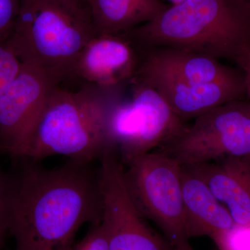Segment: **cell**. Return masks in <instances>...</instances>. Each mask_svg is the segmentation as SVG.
Masks as SVG:
<instances>
[{
  "label": "cell",
  "instance_id": "obj_1",
  "mask_svg": "<svg viewBox=\"0 0 250 250\" xmlns=\"http://www.w3.org/2000/svg\"><path fill=\"white\" fill-rule=\"evenodd\" d=\"M17 161L9 234L14 250H71L82 225L101 223L98 170L70 161L47 169L27 158Z\"/></svg>",
  "mask_w": 250,
  "mask_h": 250
},
{
  "label": "cell",
  "instance_id": "obj_2",
  "mask_svg": "<svg viewBox=\"0 0 250 250\" xmlns=\"http://www.w3.org/2000/svg\"><path fill=\"white\" fill-rule=\"evenodd\" d=\"M80 84L75 90L61 84L51 90L21 158L39 161L62 155L70 161L92 163L111 150L108 119L129 85Z\"/></svg>",
  "mask_w": 250,
  "mask_h": 250
},
{
  "label": "cell",
  "instance_id": "obj_3",
  "mask_svg": "<svg viewBox=\"0 0 250 250\" xmlns=\"http://www.w3.org/2000/svg\"><path fill=\"white\" fill-rule=\"evenodd\" d=\"M140 47H174L236 62L250 48L246 0H187L125 32Z\"/></svg>",
  "mask_w": 250,
  "mask_h": 250
},
{
  "label": "cell",
  "instance_id": "obj_4",
  "mask_svg": "<svg viewBox=\"0 0 250 250\" xmlns=\"http://www.w3.org/2000/svg\"><path fill=\"white\" fill-rule=\"evenodd\" d=\"M96 36L88 9L61 0H21L5 43L22 63L39 67L62 84L72 80L81 54Z\"/></svg>",
  "mask_w": 250,
  "mask_h": 250
},
{
  "label": "cell",
  "instance_id": "obj_5",
  "mask_svg": "<svg viewBox=\"0 0 250 250\" xmlns=\"http://www.w3.org/2000/svg\"><path fill=\"white\" fill-rule=\"evenodd\" d=\"M125 166V187L141 216L155 223L174 248L188 241L182 164L158 149Z\"/></svg>",
  "mask_w": 250,
  "mask_h": 250
},
{
  "label": "cell",
  "instance_id": "obj_6",
  "mask_svg": "<svg viewBox=\"0 0 250 250\" xmlns=\"http://www.w3.org/2000/svg\"><path fill=\"white\" fill-rule=\"evenodd\" d=\"M129 86V98L116 104L108 123L110 149L123 165L161 147L187 125L152 85L133 78Z\"/></svg>",
  "mask_w": 250,
  "mask_h": 250
},
{
  "label": "cell",
  "instance_id": "obj_7",
  "mask_svg": "<svg viewBox=\"0 0 250 250\" xmlns=\"http://www.w3.org/2000/svg\"><path fill=\"white\" fill-rule=\"evenodd\" d=\"M158 149L183 166L250 156V100H232L204 113Z\"/></svg>",
  "mask_w": 250,
  "mask_h": 250
},
{
  "label": "cell",
  "instance_id": "obj_8",
  "mask_svg": "<svg viewBox=\"0 0 250 250\" xmlns=\"http://www.w3.org/2000/svg\"><path fill=\"white\" fill-rule=\"evenodd\" d=\"M99 179L103 199V226L109 250H174L145 223L130 198L123 177L124 166L114 151L100 159Z\"/></svg>",
  "mask_w": 250,
  "mask_h": 250
},
{
  "label": "cell",
  "instance_id": "obj_9",
  "mask_svg": "<svg viewBox=\"0 0 250 250\" xmlns=\"http://www.w3.org/2000/svg\"><path fill=\"white\" fill-rule=\"evenodd\" d=\"M56 85L43 70L22 63L17 77L0 97V150L14 159L21 157L46 99Z\"/></svg>",
  "mask_w": 250,
  "mask_h": 250
},
{
  "label": "cell",
  "instance_id": "obj_10",
  "mask_svg": "<svg viewBox=\"0 0 250 250\" xmlns=\"http://www.w3.org/2000/svg\"><path fill=\"white\" fill-rule=\"evenodd\" d=\"M139 62V47L125 33L98 35L81 54L71 81L103 87L129 85Z\"/></svg>",
  "mask_w": 250,
  "mask_h": 250
},
{
  "label": "cell",
  "instance_id": "obj_11",
  "mask_svg": "<svg viewBox=\"0 0 250 250\" xmlns=\"http://www.w3.org/2000/svg\"><path fill=\"white\" fill-rule=\"evenodd\" d=\"M139 47L140 62L135 77L198 84L234 78L243 73L238 67L229 66L204 54L174 47Z\"/></svg>",
  "mask_w": 250,
  "mask_h": 250
},
{
  "label": "cell",
  "instance_id": "obj_12",
  "mask_svg": "<svg viewBox=\"0 0 250 250\" xmlns=\"http://www.w3.org/2000/svg\"><path fill=\"white\" fill-rule=\"evenodd\" d=\"M134 78L154 87L184 123L229 102L246 98L243 73L234 78L198 84L156 77Z\"/></svg>",
  "mask_w": 250,
  "mask_h": 250
},
{
  "label": "cell",
  "instance_id": "obj_13",
  "mask_svg": "<svg viewBox=\"0 0 250 250\" xmlns=\"http://www.w3.org/2000/svg\"><path fill=\"white\" fill-rule=\"evenodd\" d=\"M188 166L207 184L237 225L250 223V156Z\"/></svg>",
  "mask_w": 250,
  "mask_h": 250
},
{
  "label": "cell",
  "instance_id": "obj_14",
  "mask_svg": "<svg viewBox=\"0 0 250 250\" xmlns=\"http://www.w3.org/2000/svg\"><path fill=\"white\" fill-rule=\"evenodd\" d=\"M182 194L188 238L207 236L212 240L235 225L228 208L199 176L182 165Z\"/></svg>",
  "mask_w": 250,
  "mask_h": 250
},
{
  "label": "cell",
  "instance_id": "obj_15",
  "mask_svg": "<svg viewBox=\"0 0 250 250\" xmlns=\"http://www.w3.org/2000/svg\"><path fill=\"white\" fill-rule=\"evenodd\" d=\"M97 36L121 34L151 22L169 5L161 0H88Z\"/></svg>",
  "mask_w": 250,
  "mask_h": 250
},
{
  "label": "cell",
  "instance_id": "obj_16",
  "mask_svg": "<svg viewBox=\"0 0 250 250\" xmlns=\"http://www.w3.org/2000/svg\"><path fill=\"white\" fill-rule=\"evenodd\" d=\"M15 192L14 172L8 173L0 169V250L4 248L12 210Z\"/></svg>",
  "mask_w": 250,
  "mask_h": 250
},
{
  "label": "cell",
  "instance_id": "obj_17",
  "mask_svg": "<svg viewBox=\"0 0 250 250\" xmlns=\"http://www.w3.org/2000/svg\"><path fill=\"white\" fill-rule=\"evenodd\" d=\"M213 241L218 250H250V223L235 224Z\"/></svg>",
  "mask_w": 250,
  "mask_h": 250
},
{
  "label": "cell",
  "instance_id": "obj_18",
  "mask_svg": "<svg viewBox=\"0 0 250 250\" xmlns=\"http://www.w3.org/2000/svg\"><path fill=\"white\" fill-rule=\"evenodd\" d=\"M21 67L22 62L6 43H0V97L17 77Z\"/></svg>",
  "mask_w": 250,
  "mask_h": 250
},
{
  "label": "cell",
  "instance_id": "obj_19",
  "mask_svg": "<svg viewBox=\"0 0 250 250\" xmlns=\"http://www.w3.org/2000/svg\"><path fill=\"white\" fill-rule=\"evenodd\" d=\"M21 0H0V43H4L14 29Z\"/></svg>",
  "mask_w": 250,
  "mask_h": 250
},
{
  "label": "cell",
  "instance_id": "obj_20",
  "mask_svg": "<svg viewBox=\"0 0 250 250\" xmlns=\"http://www.w3.org/2000/svg\"><path fill=\"white\" fill-rule=\"evenodd\" d=\"M71 250H109L101 223L93 225L89 231Z\"/></svg>",
  "mask_w": 250,
  "mask_h": 250
},
{
  "label": "cell",
  "instance_id": "obj_21",
  "mask_svg": "<svg viewBox=\"0 0 250 250\" xmlns=\"http://www.w3.org/2000/svg\"><path fill=\"white\" fill-rule=\"evenodd\" d=\"M244 75L246 98L250 101V48L247 49L235 62Z\"/></svg>",
  "mask_w": 250,
  "mask_h": 250
},
{
  "label": "cell",
  "instance_id": "obj_22",
  "mask_svg": "<svg viewBox=\"0 0 250 250\" xmlns=\"http://www.w3.org/2000/svg\"><path fill=\"white\" fill-rule=\"evenodd\" d=\"M61 1L67 3V4L72 5V6L89 10L88 0H61Z\"/></svg>",
  "mask_w": 250,
  "mask_h": 250
},
{
  "label": "cell",
  "instance_id": "obj_23",
  "mask_svg": "<svg viewBox=\"0 0 250 250\" xmlns=\"http://www.w3.org/2000/svg\"><path fill=\"white\" fill-rule=\"evenodd\" d=\"M174 250H193L191 247L189 245L188 241L186 242L183 244L174 248Z\"/></svg>",
  "mask_w": 250,
  "mask_h": 250
},
{
  "label": "cell",
  "instance_id": "obj_24",
  "mask_svg": "<svg viewBox=\"0 0 250 250\" xmlns=\"http://www.w3.org/2000/svg\"><path fill=\"white\" fill-rule=\"evenodd\" d=\"M170 3L171 5H177L187 1V0H167Z\"/></svg>",
  "mask_w": 250,
  "mask_h": 250
},
{
  "label": "cell",
  "instance_id": "obj_25",
  "mask_svg": "<svg viewBox=\"0 0 250 250\" xmlns=\"http://www.w3.org/2000/svg\"><path fill=\"white\" fill-rule=\"evenodd\" d=\"M246 1H247V3L250 5V0H246Z\"/></svg>",
  "mask_w": 250,
  "mask_h": 250
}]
</instances>
